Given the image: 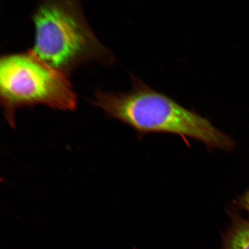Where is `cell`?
I'll return each instance as SVG.
<instances>
[{
	"mask_svg": "<svg viewBox=\"0 0 249 249\" xmlns=\"http://www.w3.org/2000/svg\"><path fill=\"white\" fill-rule=\"evenodd\" d=\"M132 89L127 92L98 91L93 104L135 130L139 136L167 133L189 138L208 148L230 151L235 142L197 112L155 91L131 74Z\"/></svg>",
	"mask_w": 249,
	"mask_h": 249,
	"instance_id": "cell-1",
	"label": "cell"
},
{
	"mask_svg": "<svg viewBox=\"0 0 249 249\" xmlns=\"http://www.w3.org/2000/svg\"><path fill=\"white\" fill-rule=\"evenodd\" d=\"M35 40L31 51L67 76L80 65L110 64L113 55L99 41L76 1H45L33 15Z\"/></svg>",
	"mask_w": 249,
	"mask_h": 249,
	"instance_id": "cell-2",
	"label": "cell"
},
{
	"mask_svg": "<svg viewBox=\"0 0 249 249\" xmlns=\"http://www.w3.org/2000/svg\"><path fill=\"white\" fill-rule=\"evenodd\" d=\"M0 96L5 117L12 127H15L18 108L42 104L73 111L77 101L67 76L40 60L31 51L1 57Z\"/></svg>",
	"mask_w": 249,
	"mask_h": 249,
	"instance_id": "cell-3",
	"label": "cell"
},
{
	"mask_svg": "<svg viewBox=\"0 0 249 249\" xmlns=\"http://www.w3.org/2000/svg\"><path fill=\"white\" fill-rule=\"evenodd\" d=\"M231 225L223 235L220 249H249V219L231 212Z\"/></svg>",
	"mask_w": 249,
	"mask_h": 249,
	"instance_id": "cell-4",
	"label": "cell"
},
{
	"mask_svg": "<svg viewBox=\"0 0 249 249\" xmlns=\"http://www.w3.org/2000/svg\"><path fill=\"white\" fill-rule=\"evenodd\" d=\"M236 204L240 209L247 213L249 217V189L245 192V194L241 196L236 202Z\"/></svg>",
	"mask_w": 249,
	"mask_h": 249,
	"instance_id": "cell-5",
	"label": "cell"
}]
</instances>
